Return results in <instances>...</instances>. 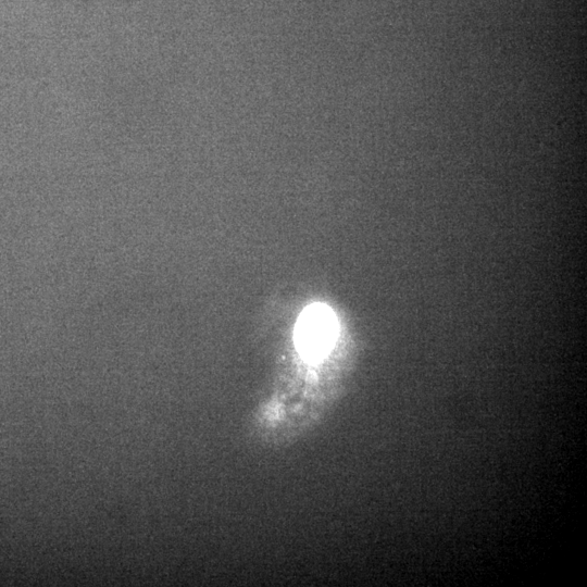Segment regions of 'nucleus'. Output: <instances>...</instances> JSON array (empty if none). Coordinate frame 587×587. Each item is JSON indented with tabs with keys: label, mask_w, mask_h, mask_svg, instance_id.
<instances>
[{
	"label": "nucleus",
	"mask_w": 587,
	"mask_h": 587,
	"mask_svg": "<svg viewBox=\"0 0 587 587\" xmlns=\"http://www.w3.org/2000/svg\"><path fill=\"white\" fill-rule=\"evenodd\" d=\"M336 328V319L329 308L324 304L310 305L297 323V345L307 358L319 359L332 346Z\"/></svg>",
	"instance_id": "1"
}]
</instances>
